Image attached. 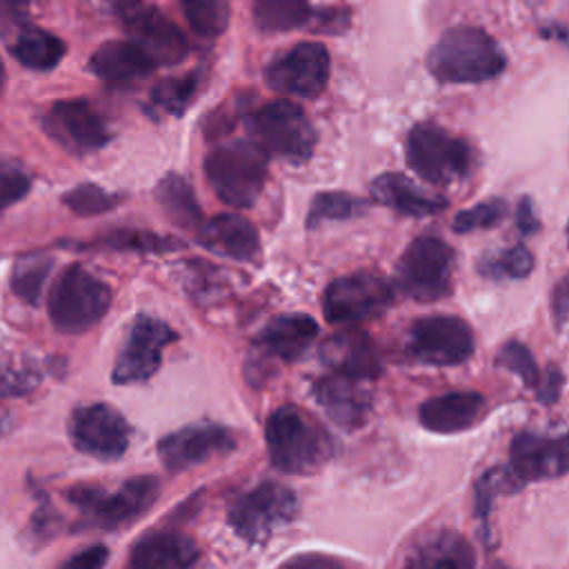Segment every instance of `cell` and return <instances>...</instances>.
I'll return each instance as SVG.
<instances>
[{"mask_svg": "<svg viewBox=\"0 0 569 569\" xmlns=\"http://www.w3.org/2000/svg\"><path fill=\"white\" fill-rule=\"evenodd\" d=\"M427 67L440 82L476 84L496 78L505 69V56L487 31L456 27L445 31L431 47Z\"/></svg>", "mask_w": 569, "mask_h": 569, "instance_id": "1", "label": "cell"}, {"mask_svg": "<svg viewBox=\"0 0 569 569\" xmlns=\"http://www.w3.org/2000/svg\"><path fill=\"white\" fill-rule=\"evenodd\" d=\"M271 465L284 473H313L333 453L329 436L298 407H278L264 425Z\"/></svg>", "mask_w": 569, "mask_h": 569, "instance_id": "2", "label": "cell"}, {"mask_svg": "<svg viewBox=\"0 0 569 569\" xmlns=\"http://www.w3.org/2000/svg\"><path fill=\"white\" fill-rule=\"evenodd\" d=\"M204 176L224 204L249 209L267 180V153L251 140L220 144L207 153Z\"/></svg>", "mask_w": 569, "mask_h": 569, "instance_id": "3", "label": "cell"}, {"mask_svg": "<svg viewBox=\"0 0 569 569\" xmlns=\"http://www.w3.org/2000/svg\"><path fill=\"white\" fill-rule=\"evenodd\" d=\"M49 318L62 333H80L93 327L111 305V289L80 264H71L49 291Z\"/></svg>", "mask_w": 569, "mask_h": 569, "instance_id": "4", "label": "cell"}, {"mask_svg": "<svg viewBox=\"0 0 569 569\" xmlns=\"http://www.w3.org/2000/svg\"><path fill=\"white\" fill-rule=\"evenodd\" d=\"M298 513L296 493L280 482H260L238 493L227 507L229 527L251 545L269 540Z\"/></svg>", "mask_w": 569, "mask_h": 569, "instance_id": "5", "label": "cell"}, {"mask_svg": "<svg viewBox=\"0 0 569 569\" xmlns=\"http://www.w3.org/2000/svg\"><path fill=\"white\" fill-rule=\"evenodd\" d=\"M251 142L267 156H280L291 162H305L316 147V131L307 113L289 100H271L247 120Z\"/></svg>", "mask_w": 569, "mask_h": 569, "instance_id": "6", "label": "cell"}, {"mask_svg": "<svg viewBox=\"0 0 569 569\" xmlns=\"http://www.w3.org/2000/svg\"><path fill=\"white\" fill-rule=\"evenodd\" d=\"M160 485L153 476H136L116 491L102 487H76L69 500L82 511L87 527L116 529L133 522L156 502Z\"/></svg>", "mask_w": 569, "mask_h": 569, "instance_id": "7", "label": "cell"}, {"mask_svg": "<svg viewBox=\"0 0 569 569\" xmlns=\"http://www.w3.org/2000/svg\"><path fill=\"white\" fill-rule=\"evenodd\" d=\"M451 273L453 249L436 236H420L400 256L396 284L418 302H433L451 291Z\"/></svg>", "mask_w": 569, "mask_h": 569, "instance_id": "8", "label": "cell"}, {"mask_svg": "<svg viewBox=\"0 0 569 569\" xmlns=\"http://www.w3.org/2000/svg\"><path fill=\"white\" fill-rule=\"evenodd\" d=\"M407 164L431 184H451L471 169V149L449 131L422 122L407 136Z\"/></svg>", "mask_w": 569, "mask_h": 569, "instance_id": "9", "label": "cell"}, {"mask_svg": "<svg viewBox=\"0 0 569 569\" xmlns=\"http://www.w3.org/2000/svg\"><path fill=\"white\" fill-rule=\"evenodd\" d=\"M393 302V289L373 271H356L336 278L322 298L325 318L331 325H356L382 316Z\"/></svg>", "mask_w": 569, "mask_h": 569, "instance_id": "10", "label": "cell"}, {"mask_svg": "<svg viewBox=\"0 0 569 569\" xmlns=\"http://www.w3.org/2000/svg\"><path fill=\"white\" fill-rule=\"evenodd\" d=\"M113 9L131 33V42H136L156 67H171L189 56V42L182 31L156 7H149L144 0H113Z\"/></svg>", "mask_w": 569, "mask_h": 569, "instance_id": "11", "label": "cell"}, {"mask_svg": "<svg viewBox=\"0 0 569 569\" xmlns=\"http://www.w3.org/2000/svg\"><path fill=\"white\" fill-rule=\"evenodd\" d=\"M407 353L422 365H462L473 353V333L456 316H427L411 325Z\"/></svg>", "mask_w": 569, "mask_h": 569, "instance_id": "12", "label": "cell"}, {"mask_svg": "<svg viewBox=\"0 0 569 569\" xmlns=\"http://www.w3.org/2000/svg\"><path fill=\"white\" fill-rule=\"evenodd\" d=\"M329 53L320 42H298L280 53L264 69L267 84L284 96L316 98L325 91L329 80Z\"/></svg>", "mask_w": 569, "mask_h": 569, "instance_id": "13", "label": "cell"}, {"mask_svg": "<svg viewBox=\"0 0 569 569\" xmlns=\"http://www.w3.org/2000/svg\"><path fill=\"white\" fill-rule=\"evenodd\" d=\"M176 338V331L167 322L144 313L138 316L118 351L111 373L113 382L131 385L149 380L160 369L164 347Z\"/></svg>", "mask_w": 569, "mask_h": 569, "instance_id": "14", "label": "cell"}, {"mask_svg": "<svg viewBox=\"0 0 569 569\" xmlns=\"http://www.w3.org/2000/svg\"><path fill=\"white\" fill-rule=\"evenodd\" d=\"M69 436L82 453L100 460H116L129 449L131 427L118 409L96 402L73 411Z\"/></svg>", "mask_w": 569, "mask_h": 569, "instance_id": "15", "label": "cell"}, {"mask_svg": "<svg viewBox=\"0 0 569 569\" xmlns=\"http://www.w3.org/2000/svg\"><path fill=\"white\" fill-rule=\"evenodd\" d=\"M233 449L236 436L220 425H189L158 442V456L169 471H184Z\"/></svg>", "mask_w": 569, "mask_h": 569, "instance_id": "16", "label": "cell"}, {"mask_svg": "<svg viewBox=\"0 0 569 569\" xmlns=\"http://www.w3.org/2000/svg\"><path fill=\"white\" fill-rule=\"evenodd\" d=\"M569 467L567 436H538L520 433L509 447V476L520 485L531 480L560 478Z\"/></svg>", "mask_w": 569, "mask_h": 569, "instance_id": "17", "label": "cell"}, {"mask_svg": "<svg viewBox=\"0 0 569 569\" xmlns=\"http://www.w3.org/2000/svg\"><path fill=\"white\" fill-rule=\"evenodd\" d=\"M44 127L60 144L73 151H96L109 140L104 120L87 100L80 98L56 102Z\"/></svg>", "mask_w": 569, "mask_h": 569, "instance_id": "18", "label": "cell"}, {"mask_svg": "<svg viewBox=\"0 0 569 569\" xmlns=\"http://www.w3.org/2000/svg\"><path fill=\"white\" fill-rule=\"evenodd\" d=\"M367 380L331 373L313 385V396L320 409L342 429H358L371 413V391Z\"/></svg>", "mask_w": 569, "mask_h": 569, "instance_id": "19", "label": "cell"}, {"mask_svg": "<svg viewBox=\"0 0 569 569\" xmlns=\"http://www.w3.org/2000/svg\"><path fill=\"white\" fill-rule=\"evenodd\" d=\"M320 358L333 373L358 380H373L382 371V358L376 342L356 329L329 336L320 347Z\"/></svg>", "mask_w": 569, "mask_h": 569, "instance_id": "20", "label": "cell"}, {"mask_svg": "<svg viewBox=\"0 0 569 569\" xmlns=\"http://www.w3.org/2000/svg\"><path fill=\"white\" fill-rule=\"evenodd\" d=\"M487 400L478 391H451L420 405V422L433 433H458L473 427L485 413Z\"/></svg>", "mask_w": 569, "mask_h": 569, "instance_id": "21", "label": "cell"}, {"mask_svg": "<svg viewBox=\"0 0 569 569\" xmlns=\"http://www.w3.org/2000/svg\"><path fill=\"white\" fill-rule=\"evenodd\" d=\"M196 231L202 247L233 260H253L260 251V238L256 227L238 213L213 216Z\"/></svg>", "mask_w": 569, "mask_h": 569, "instance_id": "22", "label": "cell"}, {"mask_svg": "<svg viewBox=\"0 0 569 569\" xmlns=\"http://www.w3.org/2000/svg\"><path fill=\"white\" fill-rule=\"evenodd\" d=\"M318 322L305 313H284L264 325L256 338V347L271 358L293 362L316 340Z\"/></svg>", "mask_w": 569, "mask_h": 569, "instance_id": "23", "label": "cell"}, {"mask_svg": "<svg viewBox=\"0 0 569 569\" xmlns=\"http://www.w3.org/2000/svg\"><path fill=\"white\" fill-rule=\"evenodd\" d=\"M196 542L178 531H158L140 538L131 551L129 569H193Z\"/></svg>", "mask_w": 569, "mask_h": 569, "instance_id": "24", "label": "cell"}, {"mask_svg": "<svg viewBox=\"0 0 569 569\" xmlns=\"http://www.w3.org/2000/svg\"><path fill=\"white\" fill-rule=\"evenodd\" d=\"M471 542L451 529H438L422 538L407 556L405 569H473Z\"/></svg>", "mask_w": 569, "mask_h": 569, "instance_id": "25", "label": "cell"}, {"mask_svg": "<svg viewBox=\"0 0 569 569\" xmlns=\"http://www.w3.org/2000/svg\"><path fill=\"white\" fill-rule=\"evenodd\" d=\"M89 69L109 84H127L147 78L156 64L136 42L111 40L93 51Z\"/></svg>", "mask_w": 569, "mask_h": 569, "instance_id": "26", "label": "cell"}, {"mask_svg": "<svg viewBox=\"0 0 569 569\" xmlns=\"http://www.w3.org/2000/svg\"><path fill=\"white\" fill-rule=\"evenodd\" d=\"M371 196L376 202L413 218L440 213L447 207L442 196L429 193L411 182L402 173H382L371 182Z\"/></svg>", "mask_w": 569, "mask_h": 569, "instance_id": "27", "label": "cell"}, {"mask_svg": "<svg viewBox=\"0 0 569 569\" xmlns=\"http://www.w3.org/2000/svg\"><path fill=\"white\" fill-rule=\"evenodd\" d=\"M9 49L20 64L36 71L53 69L64 56V42L58 36L33 24L22 27L9 40Z\"/></svg>", "mask_w": 569, "mask_h": 569, "instance_id": "28", "label": "cell"}, {"mask_svg": "<svg viewBox=\"0 0 569 569\" xmlns=\"http://www.w3.org/2000/svg\"><path fill=\"white\" fill-rule=\"evenodd\" d=\"M156 200L162 207V211L169 216V220L176 222L178 227L198 229L202 224L198 200L182 176H176V173L164 176L156 187Z\"/></svg>", "mask_w": 569, "mask_h": 569, "instance_id": "29", "label": "cell"}, {"mask_svg": "<svg viewBox=\"0 0 569 569\" xmlns=\"http://www.w3.org/2000/svg\"><path fill=\"white\" fill-rule=\"evenodd\" d=\"M309 13L311 9L307 0H256L253 4L258 29L269 33L298 29L309 20Z\"/></svg>", "mask_w": 569, "mask_h": 569, "instance_id": "30", "label": "cell"}, {"mask_svg": "<svg viewBox=\"0 0 569 569\" xmlns=\"http://www.w3.org/2000/svg\"><path fill=\"white\" fill-rule=\"evenodd\" d=\"M189 27L202 38H218L229 24L227 0H180Z\"/></svg>", "mask_w": 569, "mask_h": 569, "instance_id": "31", "label": "cell"}, {"mask_svg": "<svg viewBox=\"0 0 569 569\" xmlns=\"http://www.w3.org/2000/svg\"><path fill=\"white\" fill-rule=\"evenodd\" d=\"M480 273L485 278L493 280H516L525 278L533 269V256L525 244H513L509 249H502L498 253L485 256L478 264Z\"/></svg>", "mask_w": 569, "mask_h": 569, "instance_id": "32", "label": "cell"}, {"mask_svg": "<svg viewBox=\"0 0 569 569\" xmlns=\"http://www.w3.org/2000/svg\"><path fill=\"white\" fill-rule=\"evenodd\" d=\"M362 209H365V202L345 191H322L311 200V207L307 213V227L313 229L320 222L347 220L358 216Z\"/></svg>", "mask_w": 569, "mask_h": 569, "instance_id": "33", "label": "cell"}, {"mask_svg": "<svg viewBox=\"0 0 569 569\" xmlns=\"http://www.w3.org/2000/svg\"><path fill=\"white\" fill-rule=\"evenodd\" d=\"M49 271H51V258H47V256H24L13 267L11 287L22 300L38 302Z\"/></svg>", "mask_w": 569, "mask_h": 569, "instance_id": "34", "label": "cell"}, {"mask_svg": "<svg viewBox=\"0 0 569 569\" xmlns=\"http://www.w3.org/2000/svg\"><path fill=\"white\" fill-rule=\"evenodd\" d=\"M118 196L109 193L104 189H100L98 184H78L76 189H71L69 193H64V204L78 213V216H98L104 213L109 209H113L118 204Z\"/></svg>", "mask_w": 569, "mask_h": 569, "instance_id": "35", "label": "cell"}, {"mask_svg": "<svg viewBox=\"0 0 569 569\" xmlns=\"http://www.w3.org/2000/svg\"><path fill=\"white\" fill-rule=\"evenodd\" d=\"M507 213V202L500 198H491L485 202H478L465 211H460L453 218V231L456 233H469L476 229H489L496 227Z\"/></svg>", "mask_w": 569, "mask_h": 569, "instance_id": "36", "label": "cell"}, {"mask_svg": "<svg viewBox=\"0 0 569 569\" xmlns=\"http://www.w3.org/2000/svg\"><path fill=\"white\" fill-rule=\"evenodd\" d=\"M196 84H198L196 73H189L184 78L164 80L153 89L151 100L158 109H162L167 113H180L189 104V100L196 91Z\"/></svg>", "mask_w": 569, "mask_h": 569, "instance_id": "37", "label": "cell"}, {"mask_svg": "<svg viewBox=\"0 0 569 569\" xmlns=\"http://www.w3.org/2000/svg\"><path fill=\"white\" fill-rule=\"evenodd\" d=\"M498 365L516 373L529 389H536L540 382V371L531 351L522 342H507L498 353Z\"/></svg>", "mask_w": 569, "mask_h": 569, "instance_id": "38", "label": "cell"}, {"mask_svg": "<svg viewBox=\"0 0 569 569\" xmlns=\"http://www.w3.org/2000/svg\"><path fill=\"white\" fill-rule=\"evenodd\" d=\"M109 244L118 249H136V251H167L176 249V242L171 238H162L149 231H118L107 238Z\"/></svg>", "mask_w": 569, "mask_h": 569, "instance_id": "39", "label": "cell"}, {"mask_svg": "<svg viewBox=\"0 0 569 569\" xmlns=\"http://www.w3.org/2000/svg\"><path fill=\"white\" fill-rule=\"evenodd\" d=\"M31 187V180L24 171H20L13 164H2L0 162V209L18 202L20 198L27 196Z\"/></svg>", "mask_w": 569, "mask_h": 569, "instance_id": "40", "label": "cell"}, {"mask_svg": "<svg viewBox=\"0 0 569 569\" xmlns=\"http://www.w3.org/2000/svg\"><path fill=\"white\" fill-rule=\"evenodd\" d=\"M29 24V0H0V38L7 42Z\"/></svg>", "mask_w": 569, "mask_h": 569, "instance_id": "41", "label": "cell"}, {"mask_svg": "<svg viewBox=\"0 0 569 569\" xmlns=\"http://www.w3.org/2000/svg\"><path fill=\"white\" fill-rule=\"evenodd\" d=\"M109 549L104 545H91L71 558H67L58 569H102L107 565Z\"/></svg>", "mask_w": 569, "mask_h": 569, "instance_id": "42", "label": "cell"}, {"mask_svg": "<svg viewBox=\"0 0 569 569\" xmlns=\"http://www.w3.org/2000/svg\"><path fill=\"white\" fill-rule=\"evenodd\" d=\"M562 382H565V378H562L560 369L553 367V365L547 367V371L540 373V382H538V387H536L538 398H540L542 402H556V398H558L560 391H562Z\"/></svg>", "mask_w": 569, "mask_h": 569, "instance_id": "43", "label": "cell"}, {"mask_svg": "<svg viewBox=\"0 0 569 569\" xmlns=\"http://www.w3.org/2000/svg\"><path fill=\"white\" fill-rule=\"evenodd\" d=\"M282 569H347V567L331 556L302 553V556H293Z\"/></svg>", "mask_w": 569, "mask_h": 569, "instance_id": "44", "label": "cell"}, {"mask_svg": "<svg viewBox=\"0 0 569 569\" xmlns=\"http://www.w3.org/2000/svg\"><path fill=\"white\" fill-rule=\"evenodd\" d=\"M551 309L556 316V325L558 329L565 327L567 320V311H569V291H567V278H560V282L556 284L553 293H551Z\"/></svg>", "mask_w": 569, "mask_h": 569, "instance_id": "45", "label": "cell"}, {"mask_svg": "<svg viewBox=\"0 0 569 569\" xmlns=\"http://www.w3.org/2000/svg\"><path fill=\"white\" fill-rule=\"evenodd\" d=\"M516 224L522 233H533L538 229V220L533 213V204L529 198H522L516 209Z\"/></svg>", "mask_w": 569, "mask_h": 569, "instance_id": "46", "label": "cell"}, {"mask_svg": "<svg viewBox=\"0 0 569 569\" xmlns=\"http://www.w3.org/2000/svg\"><path fill=\"white\" fill-rule=\"evenodd\" d=\"M2 84H4V64L0 60V91H2Z\"/></svg>", "mask_w": 569, "mask_h": 569, "instance_id": "47", "label": "cell"}]
</instances>
